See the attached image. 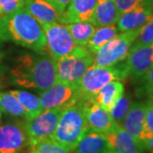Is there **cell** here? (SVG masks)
<instances>
[{"label": "cell", "instance_id": "6da1fadb", "mask_svg": "<svg viewBox=\"0 0 153 153\" xmlns=\"http://www.w3.org/2000/svg\"><path fill=\"white\" fill-rule=\"evenodd\" d=\"M15 84L44 91L57 82L56 62L44 53H27L11 71Z\"/></svg>", "mask_w": 153, "mask_h": 153}, {"label": "cell", "instance_id": "7a4b0ae2", "mask_svg": "<svg viewBox=\"0 0 153 153\" xmlns=\"http://www.w3.org/2000/svg\"><path fill=\"white\" fill-rule=\"evenodd\" d=\"M1 22L4 40H12L38 53L48 51L43 26L25 8L10 16L1 17Z\"/></svg>", "mask_w": 153, "mask_h": 153}, {"label": "cell", "instance_id": "3957f363", "mask_svg": "<svg viewBox=\"0 0 153 153\" xmlns=\"http://www.w3.org/2000/svg\"><path fill=\"white\" fill-rule=\"evenodd\" d=\"M87 102L78 100L64 107L57 128L51 138L71 152L88 130L85 117Z\"/></svg>", "mask_w": 153, "mask_h": 153}, {"label": "cell", "instance_id": "277c9868", "mask_svg": "<svg viewBox=\"0 0 153 153\" xmlns=\"http://www.w3.org/2000/svg\"><path fill=\"white\" fill-rule=\"evenodd\" d=\"M128 76L124 63H118L111 66H90L76 85L80 100L92 101L99 91L108 82L123 81Z\"/></svg>", "mask_w": 153, "mask_h": 153}, {"label": "cell", "instance_id": "5b68a950", "mask_svg": "<svg viewBox=\"0 0 153 153\" xmlns=\"http://www.w3.org/2000/svg\"><path fill=\"white\" fill-rule=\"evenodd\" d=\"M140 28L123 32L105 44L94 54V66H111L123 61L136 40Z\"/></svg>", "mask_w": 153, "mask_h": 153}, {"label": "cell", "instance_id": "8992f818", "mask_svg": "<svg viewBox=\"0 0 153 153\" xmlns=\"http://www.w3.org/2000/svg\"><path fill=\"white\" fill-rule=\"evenodd\" d=\"M93 63V55L85 47H79L73 54L56 61L57 81L76 87Z\"/></svg>", "mask_w": 153, "mask_h": 153}, {"label": "cell", "instance_id": "52a82bcc", "mask_svg": "<svg viewBox=\"0 0 153 153\" xmlns=\"http://www.w3.org/2000/svg\"><path fill=\"white\" fill-rule=\"evenodd\" d=\"M47 40V50L55 62L73 54L79 49L65 24L52 23L43 25Z\"/></svg>", "mask_w": 153, "mask_h": 153}, {"label": "cell", "instance_id": "ba28073f", "mask_svg": "<svg viewBox=\"0 0 153 153\" xmlns=\"http://www.w3.org/2000/svg\"><path fill=\"white\" fill-rule=\"evenodd\" d=\"M63 108H54L42 111L38 115L28 120L24 125L30 146L44 140L52 138L57 128Z\"/></svg>", "mask_w": 153, "mask_h": 153}, {"label": "cell", "instance_id": "9c48e42d", "mask_svg": "<svg viewBox=\"0 0 153 153\" xmlns=\"http://www.w3.org/2000/svg\"><path fill=\"white\" fill-rule=\"evenodd\" d=\"M30 144L24 122L12 121L0 124V153H23Z\"/></svg>", "mask_w": 153, "mask_h": 153}, {"label": "cell", "instance_id": "30bf717a", "mask_svg": "<svg viewBox=\"0 0 153 153\" xmlns=\"http://www.w3.org/2000/svg\"><path fill=\"white\" fill-rule=\"evenodd\" d=\"M38 98L43 111L60 107L64 108L80 100L76 87L58 81L51 87L42 91Z\"/></svg>", "mask_w": 153, "mask_h": 153}, {"label": "cell", "instance_id": "8fae6325", "mask_svg": "<svg viewBox=\"0 0 153 153\" xmlns=\"http://www.w3.org/2000/svg\"><path fill=\"white\" fill-rule=\"evenodd\" d=\"M125 60L128 76L139 80L153 66V44L132 48Z\"/></svg>", "mask_w": 153, "mask_h": 153}, {"label": "cell", "instance_id": "7c38bea8", "mask_svg": "<svg viewBox=\"0 0 153 153\" xmlns=\"http://www.w3.org/2000/svg\"><path fill=\"white\" fill-rule=\"evenodd\" d=\"M153 16V0H146L140 5L120 15L117 22L119 32H126L142 27Z\"/></svg>", "mask_w": 153, "mask_h": 153}, {"label": "cell", "instance_id": "4fadbf2b", "mask_svg": "<svg viewBox=\"0 0 153 153\" xmlns=\"http://www.w3.org/2000/svg\"><path fill=\"white\" fill-rule=\"evenodd\" d=\"M85 117L88 129L99 133L107 134L119 126L111 118L108 111L92 101L85 105Z\"/></svg>", "mask_w": 153, "mask_h": 153}, {"label": "cell", "instance_id": "5bb4252c", "mask_svg": "<svg viewBox=\"0 0 153 153\" xmlns=\"http://www.w3.org/2000/svg\"><path fill=\"white\" fill-rule=\"evenodd\" d=\"M111 151L116 153H144L145 149L138 140L122 127L105 134Z\"/></svg>", "mask_w": 153, "mask_h": 153}, {"label": "cell", "instance_id": "9a60e30c", "mask_svg": "<svg viewBox=\"0 0 153 153\" xmlns=\"http://www.w3.org/2000/svg\"><path fill=\"white\" fill-rule=\"evenodd\" d=\"M96 4L97 0H71L61 15V24L79 22H91Z\"/></svg>", "mask_w": 153, "mask_h": 153}, {"label": "cell", "instance_id": "2e32d148", "mask_svg": "<svg viewBox=\"0 0 153 153\" xmlns=\"http://www.w3.org/2000/svg\"><path fill=\"white\" fill-rule=\"evenodd\" d=\"M24 8L41 25L60 23L61 14L46 0H25Z\"/></svg>", "mask_w": 153, "mask_h": 153}, {"label": "cell", "instance_id": "e0dca14e", "mask_svg": "<svg viewBox=\"0 0 153 153\" xmlns=\"http://www.w3.org/2000/svg\"><path fill=\"white\" fill-rule=\"evenodd\" d=\"M111 151L105 134L88 129L73 149V153H108Z\"/></svg>", "mask_w": 153, "mask_h": 153}, {"label": "cell", "instance_id": "ac0fdd59", "mask_svg": "<svg viewBox=\"0 0 153 153\" xmlns=\"http://www.w3.org/2000/svg\"><path fill=\"white\" fill-rule=\"evenodd\" d=\"M145 101H137L132 103L122 127L128 133L141 142L144 123H145Z\"/></svg>", "mask_w": 153, "mask_h": 153}, {"label": "cell", "instance_id": "d6986e66", "mask_svg": "<svg viewBox=\"0 0 153 153\" xmlns=\"http://www.w3.org/2000/svg\"><path fill=\"white\" fill-rule=\"evenodd\" d=\"M119 16L115 0H97L91 23L95 27L115 25Z\"/></svg>", "mask_w": 153, "mask_h": 153}, {"label": "cell", "instance_id": "ffe728a7", "mask_svg": "<svg viewBox=\"0 0 153 153\" xmlns=\"http://www.w3.org/2000/svg\"><path fill=\"white\" fill-rule=\"evenodd\" d=\"M124 94L123 83L114 80L108 82L94 97L93 102L110 112L118 99Z\"/></svg>", "mask_w": 153, "mask_h": 153}, {"label": "cell", "instance_id": "44dd1931", "mask_svg": "<svg viewBox=\"0 0 153 153\" xmlns=\"http://www.w3.org/2000/svg\"><path fill=\"white\" fill-rule=\"evenodd\" d=\"M119 33L120 32L116 24L96 27L85 48L92 55H94L105 44L115 38L117 34H119Z\"/></svg>", "mask_w": 153, "mask_h": 153}, {"label": "cell", "instance_id": "7402d4cb", "mask_svg": "<svg viewBox=\"0 0 153 153\" xmlns=\"http://www.w3.org/2000/svg\"><path fill=\"white\" fill-rule=\"evenodd\" d=\"M76 45L86 47L95 31V27L90 22H79L65 24Z\"/></svg>", "mask_w": 153, "mask_h": 153}, {"label": "cell", "instance_id": "603a6c76", "mask_svg": "<svg viewBox=\"0 0 153 153\" xmlns=\"http://www.w3.org/2000/svg\"><path fill=\"white\" fill-rule=\"evenodd\" d=\"M0 109L13 117L27 119V112L18 99L11 92H0Z\"/></svg>", "mask_w": 153, "mask_h": 153}, {"label": "cell", "instance_id": "cb8c5ba5", "mask_svg": "<svg viewBox=\"0 0 153 153\" xmlns=\"http://www.w3.org/2000/svg\"><path fill=\"white\" fill-rule=\"evenodd\" d=\"M10 92L18 99L21 105L26 111L27 112L26 120L36 117L43 111L39 98L35 94L24 90H11Z\"/></svg>", "mask_w": 153, "mask_h": 153}, {"label": "cell", "instance_id": "d4e9b609", "mask_svg": "<svg viewBox=\"0 0 153 153\" xmlns=\"http://www.w3.org/2000/svg\"><path fill=\"white\" fill-rule=\"evenodd\" d=\"M132 103L131 96L128 94H123L110 111L109 113L111 118L117 125L122 126L126 115L131 107Z\"/></svg>", "mask_w": 153, "mask_h": 153}, {"label": "cell", "instance_id": "484cf974", "mask_svg": "<svg viewBox=\"0 0 153 153\" xmlns=\"http://www.w3.org/2000/svg\"><path fill=\"white\" fill-rule=\"evenodd\" d=\"M29 153H72V152L50 138L31 146Z\"/></svg>", "mask_w": 153, "mask_h": 153}, {"label": "cell", "instance_id": "4316f807", "mask_svg": "<svg viewBox=\"0 0 153 153\" xmlns=\"http://www.w3.org/2000/svg\"><path fill=\"white\" fill-rule=\"evenodd\" d=\"M151 44H153V16L140 28V33L131 46V49Z\"/></svg>", "mask_w": 153, "mask_h": 153}, {"label": "cell", "instance_id": "83f0119b", "mask_svg": "<svg viewBox=\"0 0 153 153\" xmlns=\"http://www.w3.org/2000/svg\"><path fill=\"white\" fill-rule=\"evenodd\" d=\"M145 103V123L141 141L153 136V100L147 99Z\"/></svg>", "mask_w": 153, "mask_h": 153}, {"label": "cell", "instance_id": "f1b7e54d", "mask_svg": "<svg viewBox=\"0 0 153 153\" xmlns=\"http://www.w3.org/2000/svg\"><path fill=\"white\" fill-rule=\"evenodd\" d=\"M25 0H0V17L10 16L24 8Z\"/></svg>", "mask_w": 153, "mask_h": 153}, {"label": "cell", "instance_id": "f546056e", "mask_svg": "<svg viewBox=\"0 0 153 153\" xmlns=\"http://www.w3.org/2000/svg\"><path fill=\"white\" fill-rule=\"evenodd\" d=\"M140 80L141 81L140 91L145 94L147 99L153 100V66L140 78Z\"/></svg>", "mask_w": 153, "mask_h": 153}, {"label": "cell", "instance_id": "4dcf8cb0", "mask_svg": "<svg viewBox=\"0 0 153 153\" xmlns=\"http://www.w3.org/2000/svg\"><path fill=\"white\" fill-rule=\"evenodd\" d=\"M145 1L146 0H115L120 15L135 9Z\"/></svg>", "mask_w": 153, "mask_h": 153}, {"label": "cell", "instance_id": "1f68e13d", "mask_svg": "<svg viewBox=\"0 0 153 153\" xmlns=\"http://www.w3.org/2000/svg\"><path fill=\"white\" fill-rule=\"evenodd\" d=\"M46 1L49 2L56 10L62 15L71 0H46Z\"/></svg>", "mask_w": 153, "mask_h": 153}, {"label": "cell", "instance_id": "d6a6232c", "mask_svg": "<svg viewBox=\"0 0 153 153\" xmlns=\"http://www.w3.org/2000/svg\"><path fill=\"white\" fill-rule=\"evenodd\" d=\"M143 147L145 149V151H148V152H153V136L149 138L147 140H145L141 141Z\"/></svg>", "mask_w": 153, "mask_h": 153}, {"label": "cell", "instance_id": "836d02e7", "mask_svg": "<svg viewBox=\"0 0 153 153\" xmlns=\"http://www.w3.org/2000/svg\"><path fill=\"white\" fill-rule=\"evenodd\" d=\"M0 40H3V30H2V23L0 18Z\"/></svg>", "mask_w": 153, "mask_h": 153}, {"label": "cell", "instance_id": "e575fe53", "mask_svg": "<svg viewBox=\"0 0 153 153\" xmlns=\"http://www.w3.org/2000/svg\"><path fill=\"white\" fill-rule=\"evenodd\" d=\"M2 111H1V109H0V124H1V121H2Z\"/></svg>", "mask_w": 153, "mask_h": 153}, {"label": "cell", "instance_id": "d590c367", "mask_svg": "<svg viewBox=\"0 0 153 153\" xmlns=\"http://www.w3.org/2000/svg\"><path fill=\"white\" fill-rule=\"evenodd\" d=\"M108 153H116V152H112V151H110V152Z\"/></svg>", "mask_w": 153, "mask_h": 153}, {"label": "cell", "instance_id": "8d00e7d4", "mask_svg": "<svg viewBox=\"0 0 153 153\" xmlns=\"http://www.w3.org/2000/svg\"><path fill=\"white\" fill-rule=\"evenodd\" d=\"M151 153H153V152H151Z\"/></svg>", "mask_w": 153, "mask_h": 153}]
</instances>
